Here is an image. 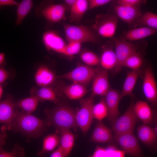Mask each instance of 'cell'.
<instances>
[{
    "instance_id": "4dcf8cb0",
    "label": "cell",
    "mask_w": 157,
    "mask_h": 157,
    "mask_svg": "<svg viewBox=\"0 0 157 157\" xmlns=\"http://www.w3.org/2000/svg\"><path fill=\"white\" fill-rule=\"evenodd\" d=\"M40 101L37 97L31 96L20 100L18 102L17 105L22 111L31 114L36 109Z\"/></svg>"
},
{
    "instance_id": "2e32d148",
    "label": "cell",
    "mask_w": 157,
    "mask_h": 157,
    "mask_svg": "<svg viewBox=\"0 0 157 157\" xmlns=\"http://www.w3.org/2000/svg\"><path fill=\"white\" fill-rule=\"evenodd\" d=\"M66 9L64 4H52L44 8L41 13L47 20L56 23L65 19Z\"/></svg>"
},
{
    "instance_id": "83f0119b",
    "label": "cell",
    "mask_w": 157,
    "mask_h": 157,
    "mask_svg": "<svg viewBox=\"0 0 157 157\" xmlns=\"http://www.w3.org/2000/svg\"><path fill=\"white\" fill-rule=\"evenodd\" d=\"M60 142V137L57 133L50 134L44 138L42 149L37 154L40 157H44L48 152L53 151Z\"/></svg>"
},
{
    "instance_id": "1f68e13d",
    "label": "cell",
    "mask_w": 157,
    "mask_h": 157,
    "mask_svg": "<svg viewBox=\"0 0 157 157\" xmlns=\"http://www.w3.org/2000/svg\"><path fill=\"white\" fill-rule=\"evenodd\" d=\"M143 62V59L141 54L135 52L131 54L125 60L123 67H125L132 70L139 69Z\"/></svg>"
},
{
    "instance_id": "484cf974",
    "label": "cell",
    "mask_w": 157,
    "mask_h": 157,
    "mask_svg": "<svg viewBox=\"0 0 157 157\" xmlns=\"http://www.w3.org/2000/svg\"><path fill=\"white\" fill-rule=\"evenodd\" d=\"M116 63V57L114 50L110 47L104 49L100 58V64L101 68L107 70L113 69Z\"/></svg>"
},
{
    "instance_id": "e575fe53",
    "label": "cell",
    "mask_w": 157,
    "mask_h": 157,
    "mask_svg": "<svg viewBox=\"0 0 157 157\" xmlns=\"http://www.w3.org/2000/svg\"><path fill=\"white\" fill-rule=\"evenodd\" d=\"M24 149L18 144H16L12 151L8 152L3 149L0 151V157H24Z\"/></svg>"
},
{
    "instance_id": "7dc6e473",
    "label": "cell",
    "mask_w": 157,
    "mask_h": 157,
    "mask_svg": "<svg viewBox=\"0 0 157 157\" xmlns=\"http://www.w3.org/2000/svg\"><path fill=\"white\" fill-rule=\"evenodd\" d=\"M3 91V87L2 85L0 84V101L1 98Z\"/></svg>"
},
{
    "instance_id": "f546056e",
    "label": "cell",
    "mask_w": 157,
    "mask_h": 157,
    "mask_svg": "<svg viewBox=\"0 0 157 157\" xmlns=\"http://www.w3.org/2000/svg\"><path fill=\"white\" fill-rule=\"evenodd\" d=\"M33 2L31 0H24L18 3L17 10V18L15 25H20L33 7Z\"/></svg>"
},
{
    "instance_id": "6da1fadb",
    "label": "cell",
    "mask_w": 157,
    "mask_h": 157,
    "mask_svg": "<svg viewBox=\"0 0 157 157\" xmlns=\"http://www.w3.org/2000/svg\"><path fill=\"white\" fill-rule=\"evenodd\" d=\"M47 125V122L30 113L16 110L10 129L37 137L44 132Z\"/></svg>"
},
{
    "instance_id": "3957f363",
    "label": "cell",
    "mask_w": 157,
    "mask_h": 157,
    "mask_svg": "<svg viewBox=\"0 0 157 157\" xmlns=\"http://www.w3.org/2000/svg\"><path fill=\"white\" fill-rule=\"evenodd\" d=\"M64 28L66 38L68 42H94L97 41L95 33L88 28L83 25L65 24Z\"/></svg>"
},
{
    "instance_id": "ee69618b",
    "label": "cell",
    "mask_w": 157,
    "mask_h": 157,
    "mask_svg": "<svg viewBox=\"0 0 157 157\" xmlns=\"http://www.w3.org/2000/svg\"><path fill=\"white\" fill-rule=\"evenodd\" d=\"M6 129L5 126L2 128L1 132L0 133V147H1L5 144L6 135L5 130Z\"/></svg>"
},
{
    "instance_id": "ab89813d",
    "label": "cell",
    "mask_w": 157,
    "mask_h": 157,
    "mask_svg": "<svg viewBox=\"0 0 157 157\" xmlns=\"http://www.w3.org/2000/svg\"><path fill=\"white\" fill-rule=\"evenodd\" d=\"M90 157H108L105 148L97 147Z\"/></svg>"
},
{
    "instance_id": "7c38bea8",
    "label": "cell",
    "mask_w": 157,
    "mask_h": 157,
    "mask_svg": "<svg viewBox=\"0 0 157 157\" xmlns=\"http://www.w3.org/2000/svg\"><path fill=\"white\" fill-rule=\"evenodd\" d=\"M15 104L12 98L8 95L4 100L0 101V123L10 129L15 110Z\"/></svg>"
},
{
    "instance_id": "7a4b0ae2",
    "label": "cell",
    "mask_w": 157,
    "mask_h": 157,
    "mask_svg": "<svg viewBox=\"0 0 157 157\" xmlns=\"http://www.w3.org/2000/svg\"><path fill=\"white\" fill-rule=\"evenodd\" d=\"M45 113L48 125H52L59 131L64 129H76L78 126L75 120V111L71 107L64 104L53 109H47Z\"/></svg>"
},
{
    "instance_id": "d4e9b609",
    "label": "cell",
    "mask_w": 157,
    "mask_h": 157,
    "mask_svg": "<svg viewBox=\"0 0 157 157\" xmlns=\"http://www.w3.org/2000/svg\"><path fill=\"white\" fill-rule=\"evenodd\" d=\"M60 134V147L64 157H68L72 151L74 144V136L69 129H64L59 131Z\"/></svg>"
},
{
    "instance_id": "d590c367",
    "label": "cell",
    "mask_w": 157,
    "mask_h": 157,
    "mask_svg": "<svg viewBox=\"0 0 157 157\" xmlns=\"http://www.w3.org/2000/svg\"><path fill=\"white\" fill-rule=\"evenodd\" d=\"M68 42L66 45L64 54L72 56L78 53L81 50V43L74 41Z\"/></svg>"
},
{
    "instance_id": "7bdbcfd3",
    "label": "cell",
    "mask_w": 157,
    "mask_h": 157,
    "mask_svg": "<svg viewBox=\"0 0 157 157\" xmlns=\"http://www.w3.org/2000/svg\"><path fill=\"white\" fill-rule=\"evenodd\" d=\"M50 157H64L63 151L60 146L52 152Z\"/></svg>"
},
{
    "instance_id": "b9f144b4",
    "label": "cell",
    "mask_w": 157,
    "mask_h": 157,
    "mask_svg": "<svg viewBox=\"0 0 157 157\" xmlns=\"http://www.w3.org/2000/svg\"><path fill=\"white\" fill-rule=\"evenodd\" d=\"M18 3L13 0H0V9L6 6L17 5Z\"/></svg>"
},
{
    "instance_id": "836d02e7",
    "label": "cell",
    "mask_w": 157,
    "mask_h": 157,
    "mask_svg": "<svg viewBox=\"0 0 157 157\" xmlns=\"http://www.w3.org/2000/svg\"><path fill=\"white\" fill-rule=\"evenodd\" d=\"M81 58L86 65L92 67L100 64V58L94 53L89 51L83 52Z\"/></svg>"
},
{
    "instance_id": "30bf717a",
    "label": "cell",
    "mask_w": 157,
    "mask_h": 157,
    "mask_svg": "<svg viewBox=\"0 0 157 157\" xmlns=\"http://www.w3.org/2000/svg\"><path fill=\"white\" fill-rule=\"evenodd\" d=\"M142 88L144 94L151 104L156 106L157 102V84L151 67L149 66L144 71Z\"/></svg>"
},
{
    "instance_id": "c3c4849f",
    "label": "cell",
    "mask_w": 157,
    "mask_h": 157,
    "mask_svg": "<svg viewBox=\"0 0 157 157\" xmlns=\"http://www.w3.org/2000/svg\"><path fill=\"white\" fill-rule=\"evenodd\" d=\"M2 148H1V147H0V151L2 150Z\"/></svg>"
},
{
    "instance_id": "8992f818",
    "label": "cell",
    "mask_w": 157,
    "mask_h": 157,
    "mask_svg": "<svg viewBox=\"0 0 157 157\" xmlns=\"http://www.w3.org/2000/svg\"><path fill=\"white\" fill-rule=\"evenodd\" d=\"M118 22L117 17L113 14L99 15L92 27L101 36L112 38L116 32Z\"/></svg>"
},
{
    "instance_id": "5b68a950",
    "label": "cell",
    "mask_w": 157,
    "mask_h": 157,
    "mask_svg": "<svg viewBox=\"0 0 157 157\" xmlns=\"http://www.w3.org/2000/svg\"><path fill=\"white\" fill-rule=\"evenodd\" d=\"M97 68L79 64L74 69L66 73L56 76V78L67 79L85 86L93 79Z\"/></svg>"
},
{
    "instance_id": "d6a6232c",
    "label": "cell",
    "mask_w": 157,
    "mask_h": 157,
    "mask_svg": "<svg viewBox=\"0 0 157 157\" xmlns=\"http://www.w3.org/2000/svg\"><path fill=\"white\" fill-rule=\"evenodd\" d=\"M92 112L94 118L101 121L108 115V109L105 101L102 99L97 104L94 105Z\"/></svg>"
},
{
    "instance_id": "cb8c5ba5",
    "label": "cell",
    "mask_w": 157,
    "mask_h": 157,
    "mask_svg": "<svg viewBox=\"0 0 157 157\" xmlns=\"http://www.w3.org/2000/svg\"><path fill=\"white\" fill-rule=\"evenodd\" d=\"M140 69L132 70L128 72L120 95L121 100L126 96L131 95L138 78L140 74Z\"/></svg>"
},
{
    "instance_id": "f1b7e54d",
    "label": "cell",
    "mask_w": 157,
    "mask_h": 157,
    "mask_svg": "<svg viewBox=\"0 0 157 157\" xmlns=\"http://www.w3.org/2000/svg\"><path fill=\"white\" fill-rule=\"evenodd\" d=\"M135 27L144 26L157 29V15L150 11H148L138 18L133 23Z\"/></svg>"
},
{
    "instance_id": "f35d334b",
    "label": "cell",
    "mask_w": 157,
    "mask_h": 157,
    "mask_svg": "<svg viewBox=\"0 0 157 157\" xmlns=\"http://www.w3.org/2000/svg\"><path fill=\"white\" fill-rule=\"evenodd\" d=\"M88 8L92 9L107 4L112 1L111 0H90L88 1Z\"/></svg>"
},
{
    "instance_id": "9a60e30c",
    "label": "cell",
    "mask_w": 157,
    "mask_h": 157,
    "mask_svg": "<svg viewBox=\"0 0 157 157\" xmlns=\"http://www.w3.org/2000/svg\"><path fill=\"white\" fill-rule=\"evenodd\" d=\"M43 39L47 49L64 54L66 45L63 40L55 32L51 31L46 32Z\"/></svg>"
},
{
    "instance_id": "7402d4cb",
    "label": "cell",
    "mask_w": 157,
    "mask_h": 157,
    "mask_svg": "<svg viewBox=\"0 0 157 157\" xmlns=\"http://www.w3.org/2000/svg\"><path fill=\"white\" fill-rule=\"evenodd\" d=\"M156 128H152L146 124H143L137 129L138 137L141 141L149 146L154 144L156 141Z\"/></svg>"
},
{
    "instance_id": "5bb4252c",
    "label": "cell",
    "mask_w": 157,
    "mask_h": 157,
    "mask_svg": "<svg viewBox=\"0 0 157 157\" xmlns=\"http://www.w3.org/2000/svg\"><path fill=\"white\" fill-rule=\"evenodd\" d=\"M105 101L108 109V116L109 121L113 123L119 115V104L120 94L116 90L110 89L105 96Z\"/></svg>"
},
{
    "instance_id": "d6986e66",
    "label": "cell",
    "mask_w": 157,
    "mask_h": 157,
    "mask_svg": "<svg viewBox=\"0 0 157 157\" xmlns=\"http://www.w3.org/2000/svg\"><path fill=\"white\" fill-rule=\"evenodd\" d=\"M157 31V29L144 26L132 29L123 34L122 40L129 42L138 40L153 35Z\"/></svg>"
},
{
    "instance_id": "bcb514c9",
    "label": "cell",
    "mask_w": 157,
    "mask_h": 157,
    "mask_svg": "<svg viewBox=\"0 0 157 157\" xmlns=\"http://www.w3.org/2000/svg\"><path fill=\"white\" fill-rule=\"evenodd\" d=\"M76 0H66L65 2L68 5L71 7L75 3Z\"/></svg>"
},
{
    "instance_id": "f6af8a7d",
    "label": "cell",
    "mask_w": 157,
    "mask_h": 157,
    "mask_svg": "<svg viewBox=\"0 0 157 157\" xmlns=\"http://www.w3.org/2000/svg\"><path fill=\"white\" fill-rule=\"evenodd\" d=\"M5 62V54L3 53H0V67H3V65Z\"/></svg>"
},
{
    "instance_id": "9c48e42d",
    "label": "cell",
    "mask_w": 157,
    "mask_h": 157,
    "mask_svg": "<svg viewBox=\"0 0 157 157\" xmlns=\"http://www.w3.org/2000/svg\"><path fill=\"white\" fill-rule=\"evenodd\" d=\"M114 138L125 153L133 157H142V153L133 132L115 133Z\"/></svg>"
},
{
    "instance_id": "4316f807",
    "label": "cell",
    "mask_w": 157,
    "mask_h": 157,
    "mask_svg": "<svg viewBox=\"0 0 157 157\" xmlns=\"http://www.w3.org/2000/svg\"><path fill=\"white\" fill-rule=\"evenodd\" d=\"M88 7V1L86 0H76L71 7L70 18L73 22H78L81 19Z\"/></svg>"
},
{
    "instance_id": "44dd1931",
    "label": "cell",
    "mask_w": 157,
    "mask_h": 157,
    "mask_svg": "<svg viewBox=\"0 0 157 157\" xmlns=\"http://www.w3.org/2000/svg\"><path fill=\"white\" fill-rule=\"evenodd\" d=\"M133 108L137 117L140 119L144 124H147L151 122L153 119V112L147 102L138 100L134 104Z\"/></svg>"
},
{
    "instance_id": "277c9868",
    "label": "cell",
    "mask_w": 157,
    "mask_h": 157,
    "mask_svg": "<svg viewBox=\"0 0 157 157\" xmlns=\"http://www.w3.org/2000/svg\"><path fill=\"white\" fill-rule=\"evenodd\" d=\"M94 97L91 95L81 99V107L76 113V124L84 135H85L89 130L94 118L92 112Z\"/></svg>"
},
{
    "instance_id": "52a82bcc",
    "label": "cell",
    "mask_w": 157,
    "mask_h": 157,
    "mask_svg": "<svg viewBox=\"0 0 157 157\" xmlns=\"http://www.w3.org/2000/svg\"><path fill=\"white\" fill-rule=\"evenodd\" d=\"M112 38L117 59L116 64L113 70L114 73H117L121 70L124 63L127 58L137 51L138 47L130 42L119 40L114 37Z\"/></svg>"
},
{
    "instance_id": "74e56055",
    "label": "cell",
    "mask_w": 157,
    "mask_h": 157,
    "mask_svg": "<svg viewBox=\"0 0 157 157\" xmlns=\"http://www.w3.org/2000/svg\"><path fill=\"white\" fill-rule=\"evenodd\" d=\"M108 157H124L125 153L116 149L114 147L110 146L105 148Z\"/></svg>"
},
{
    "instance_id": "ac0fdd59",
    "label": "cell",
    "mask_w": 157,
    "mask_h": 157,
    "mask_svg": "<svg viewBox=\"0 0 157 157\" xmlns=\"http://www.w3.org/2000/svg\"><path fill=\"white\" fill-rule=\"evenodd\" d=\"M56 78L53 72L44 65L38 68L34 76L36 83L41 87L49 86L54 83Z\"/></svg>"
},
{
    "instance_id": "603a6c76",
    "label": "cell",
    "mask_w": 157,
    "mask_h": 157,
    "mask_svg": "<svg viewBox=\"0 0 157 157\" xmlns=\"http://www.w3.org/2000/svg\"><path fill=\"white\" fill-rule=\"evenodd\" d=\"M31 96L37 97L40 100H47L57 103L59 99L57 98L55 90L50 86L38 88L33 87L30 92Z\"/></svg>"
},
{
    "instance_id": "e0dca14e",
    "label": "cell",
    "mask_w": 157,
    "mask_h": 157,
    "mask_svg": "<svg viewBox=\"0 0 157 157\" xmlns=\"http://www.w3.org/2000/svg\"><path fill=\"white\" fill-rule=\"evenodd\" d=\"M55 90L56 93H62L69 99L73 100L81 98L87 92L85 86L75 82L67 86H59Z\"/></svg>"
},
{
    "instance_id": "8d00e7d4",
    "label": "cell",
    "mask_w": 157,
    "mask_h": 157,
    "mask_svg": "<svg viewBox=\"0 0 157 157\" xmlns=\"http://www.w3.org/2000/svg\"><path fill=\"white\" fill-rule=\"evenodd\" d=\"M146 3V1L144 0H117L115 1L117 5L129 6H140Z\"/></svg>"
},
{
    "instance_id": "8fae6325",
    "label": "cell",
    "mask_w": 157,
    "mask_h": 157,
    "mask_svg": "<svg viewBox=\"0 0 157 157\" xmlns=\"http://www.w3.org/2000/svg\"><path fill=\"white\" fill-rule=\"evenodd\" d=\"M93 79L91 96H105L110 89L108 70L97 68Z\"/></svg>"
},
{
    "instance_id": "ba28073f",
    "label": "cell",
    "mask_w": 157,
    "mask_h": 157,
    "mask_svg": "<svg viewBox=\"0 0 157 157\" xmlns=\"http://www.w3.org/2000/svg\"><path fill=\"white\" fill-rule=\"evenodd\" d=\"M133 98L130 104L124 113L113 123L112 130L115 133L133 132L137 117L133 111Z\"/></svg>"
},
{
    "instance_id": "4fadbf2b",
    "label": "cell",
    "mask_w": 157,
    "mask_h": 157,
    "mask_svg": "<svg viewBox=\"0 0 157 157\" xmlns=\"http://www.w3.org/2000/svg\"><path fill=\"white\" fill-rule=\"evenodd\" d=\"M116 16L125 22L131 24L142 14L140 6L117 5L114 8Z\"/></svg>"
},
{
    "instance_id": "60d3db41",
    "label": "cell",
    "mask_w": 157,
    "mask_h": 157,
    "mask_svg": "<svg viewBox=\"0 0 157 157\" xmlns=\"http://www.w3.org/2000/svg\"><path fill=\"white\" fill-rule=\"evenodd\" d=\"M10 76V74L7 70L3 67H0V84L4 83L8 79Z\"/></svg>"
},
{
    "instance_id": "ffe728a7",
    "label": "cell",
    "mask_w": 157,
    "mask_h": 157,
    "mask_svg": "<svg viewBox=\"0 0 157 157\" xmlns=\"http://www.w3.org/2000/svg\"><path fill=\"white\" fill-rule=\"evenodd\" d=\"M113 139L111 130L101 122L96 125L91 137L92 141L101 143H109Z\"/></svg>"
}]
</instances>
